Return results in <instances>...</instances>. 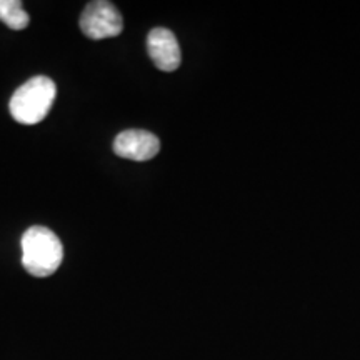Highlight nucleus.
Listing matches in <instances>:
<instances>
[{
	"label": "nucleus",
	"mask_w": 360,
	"mask_h": 360,
	"mask_svg": "<svg viewBox=\"0 0 360 360\" xmlns=\"http://www.w3.org/2000/svg\"><path fill=\"white\" fill-rule=\"evenodd\" d=\"M64 260L60 238L51 229L34 225L22 237V265L30 276L49 277Z\"/></svg>",
	"instance_id": "f257e3e1"
},
{
	"label": "nucleus",
	"mask_w": 360,
	"mask_h": 360,
	"mask_svg": "<svg viewBox=\"0 0 360 360\" xmlns=\"http://www.w3.org/2000/svg\"><path fill=\"white\" fill-rule=\"evenodd\" d=\"M56 94L57 87L53 80L45 75H37L15 90L8 109L19 124L35 125L47 117L56 101Z\"/></svg>",
	"instance_id": "f03ea898"
},
{
	"label": "nucleus",
	"mask_w": 360,
	"mask_h": 360,
	"mask_svg": "<svg viewBox=\"0 0 360 360\" xmlns=\"http://www.w3.org/2000/svg\"><path fill=\"white\" fill-rule=\"evenodd\" d=\"M80 29L92 40L117 37L124 29L122 15L112 2L96 0L85 7L80 17Z\"/></svg>",
	"instance_id": "7ed1b4c3"
},
{
	"label": "nucleus",
	"mask_w": 360,
	"mask_h": 360,
	"mask_svg": "<svg viewBox=\"0 0 360 360\" xmlns=\"http://www.w3.org/2000/svg\"><path fill=\"white\" fill-rule=\"evenodd\" d=\"M160 150V141L148 130H124L114 141V152L124 159L146 162L154 159Z\"/></svg>",
	"instance_id": "20e7f679"
},
{
	"label": "nucleus",
	"mask_w": 360,
	"mask_h": 360,
	"mask_svg": "<svg viewBox=\"0 0 360 360\" xmlns=\"http://www.w3.org/2000/svg\"><path fill=\"white\" fill-rule=\"evenodd\" d=\"M148 56L154 60L155 67L162 72H174L180 67V47L175 35L169 29L157 27L152 29L147 37Z\"/></svg>",
	"instance_id": "39448f33"
},
{
	"label": "nucleus",
	"mask_w": 360,
	"mask_h": 360,
	"mask_svg": "<svg viewBox=\"0 0 360 360\" xmlns=\"http://www.w3.org/2000/svg\"><path fill=\"white\" fill-rule=\"evenodd\" d=\"M0 20L12 30L25 29L30 22L20 0H0Z\"/></svg>",
	"instance_id": "423d86ee"
}]
</instances>
